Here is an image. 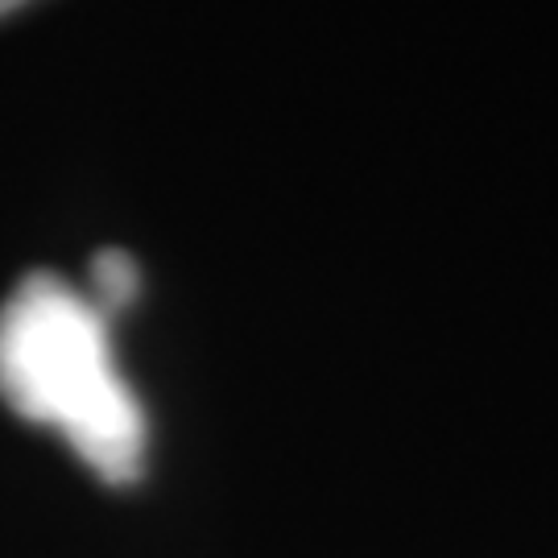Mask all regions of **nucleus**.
<instances>
[{"instance_id":"nucleus-1","label":"nucleus","mask_w":558,"mask_h":558,"mask_svg":"<svg viewBox=\"0 0 558 558\" xmlns=\"http://www.w3.org/2000/svg\"><path fill=\"white\" fill-rule=\"evenodd\" d=\"M0 398L59 430L108 484L141 476L149 426L112 352V319L59 274L21 278L0 306Z\"/></svg>"},{"instance_id":"nucleus-2","label":"nucleus","mask_w":558,"mask_h":558,"mask_svg":"<svg viewBox=\"0 0 558 558\" xmlns=\"http://www.w3.org/2000/svg\"><path fill=\"white\" fill-rule=\"evenodd\" d=\"M83 294L96 302V311L108 315V319L120 315V311H129L141 294V269L137 260H133V253H124V248H104V253H96Z\"/></svg>"},{"instance_id":"nucleus-3","label":"nucleus","mask_w":558,"mask_h":558,"mask_svg":"<svg viewBox=\"0 0 558 558\" xmlns=\"http://www.w3.org/2000/svg\"><path fill=\"white\" fill-rule=\"evenodd\" d=\"M21 4H29V0H0V17L13 13V9H21Z\"/></svg>"}]
</instances>
